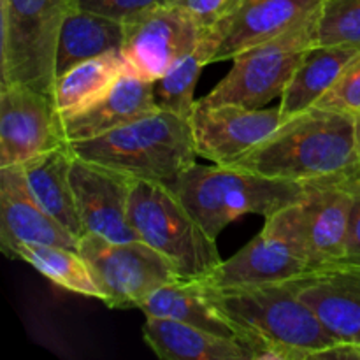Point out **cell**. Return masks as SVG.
Instances as JSON below:
<instances>
[{
	"mask_svg": "<svg viewBox=\"0 0 360 360\" xmlns=\"http://www.w3.org/2000/svg\"><path fill=\"white\" fill-rule=\"evenodd\" d=\"M195 18L172 4L153 7L123 23L122 56L127 70L157 81L206 35Z\"/></svg>",
	"mask_w": 360,
	"mask_h": 360,
	"instance_id": "30bf717a",
	"label": "cell"
},
{
	"mask_svg": "<svg viewBox=\"0 0 360 360\" xmlns=\"http://www.w3.org/2000/svg\"><path fill=\"white\" fill-rule=\"evenodd\" d=\"M81 253L104 294L108 308H141L157 288L181 280L171 264L144 241L115 243L84 234L77 243Z\"/></svg>",
	"mask_w": 360,
	"mask_h": 360,
	"instance_id": "ba28073f",
	"label": "cell"
},
{
	"mask_svg": "<svg viewBox=\"0 0 360 360\" xmlns=\"http://www.w3.org/2000/svg\"><path fill=\"white\" fill-rule=\"evenodd\" d=\"M146 316L179 320L218 336L238 340L227 320L213 308L200 280H174L162 285L141 304Z\"/></svg>",
	"mask_w": 360,
	"mask_h": 360,
	"instance_id": "cb8c5ba5",
	"label": "cell"
},
{
	"mask_svg": "<svg viewBox=\"0 0 360 360\" xmlns=\"http://www.w3.org/2000/svg\"><path fill=\"white\" fill-rule=\"evenodd\" d=\"M217 49L218 37L210 28L192 51L176 60L164 76L153 81L157 108L174 112L183 118H190L195 105L193 94H195L197 81L204 67L214 63Z\"/></svg>",
	"mask_w": 360,
	"mask_h": 360,
	"instance_id": "d4e9b609",
	"label": "cell"
},
{
	"mask_svg": "<svg viewBox=\"0 0 360 360\" xmlns=\"http://www.w3.org/2000/svg\"><path fill=\"white\" fill-rule=\"evenodd\" d=\"M323 0H241L211 30L218 37L214 62L278 37L322 7Z\"/></svg>",
	"mask_w": 360,
	"mask_h": 360,
	"instance_id": "e0dca14e",
	"label": "cell"
},
{
	"mask_svg": "<svg viewBox=\"0 0 360 360\" xmlns=\"http://www.w3.org/2000/svg\"><path fill=\"white\" fill-rule=\"evenodd\" d=\"M136 179L105 165L72 155L70 183L84 234L115 243L141 241L129 221V202Z\"/></svg>",
	"mask_w": 360,
	"mask_h": 360,
	"instance_id": "5bb4252c",
	"label": "cell"
},
{
	"mask_svg": "<svg viewBox=\"0 0 360 360\" xmlns=\"http://www.w3.org/2000/svg\"><path fill=\"white\" fill-rule=\"evenodd\" d=\"M63 146L51 95L27 84H0V167L21 165Z\"/></svg>",
	"mask_w": 360,
	"mask_h": 360,
	"instance_id": "4fadbf2b",
	"label": "cell"
},
{
	"mask_svg": "<svg viewBox=\"0 0 360 360\" xmlns=\"http://www.w3.org/2000/svg\"><path fill=\"white\" fill-rule=\"evenodd\" d=\"M199 157L217 165H234L283 123L280 108L206 104L199 98L188 118Z\"/></svg>",
	"mask_w": 360,
	"mask_h": 360,
	"instance_id": "7c38bea8",
	"label": "cell"
},
{
	"mask_svg": "<svg viewBox=\"0 0 360 360\" xmlns=\"http://www.w3.org/2000/svg\"><path fill=\"white\" fill-rule=\"evenodd\" d=\"M123 23L74 7L63 20L56 44V77L84 60L122 51Z\"/></svg>",
	"mask_w": 360,
	"mask_h": 360,
	"instance_id": "7402d4cb",
	"label": "cell"
},
{
	"mask_svg": "<svg viewBox=\"0 0 360 360\" xmlns=\"http://www.w3.org/2000/svg\"><path fill=\"white\" fill-rule=\"evenodd\" d=\"M316 108L336 109V111L352 112V115L360 112V53L348 63L336 84L327 91L326 97L320 98Z\"/></svg>",
	"mask_w": 360,
	"mask_h": 360,
	"instance_id": "83f0119b",
	"label": "cell"
},
{
	"mask_svg": "<svg viewBox=\"0 0 360 360\" xmlns=\"http://www.w3.org/2000/svg\"><path fill=\"white\" fill-rule=\"evenodd\" d=\"M129 221L137 238L160 253L181 280H206L221 264L217 239L207 236L167 185L136 179Z\"/></svg>",
	"mask_w": 360,
	"mask_h": 360,
	"instance_id": "5b68a950",
	"label": "cell"
},
{
	"mask_svg": "<svg viewBox=\"0 0 360 360\" xmlns=\"http://www.w3.org/2000/svg\"><path fill=\"white\" fill-rule=\"evenodd\" d=\"M169 188L213 239L245 214L267 218L304 195L301 183L273 179L229 165L207 167L197 162Z\"/></svg>",
	"mask_w": 360,
	"mask_h": 360,
	"instance_id": "277c9868",
	"label": "cell"
},
{
	"mask_svg": "<svg viewBox=\"0 0 360 360\" xmlns=\"http://www.w3.org/2000/svg\"><path fill=\"white\" fill-rule=\"evenodd\" d=\"M74 238L46 213L28 190L20 165L0 167V248L14 259L25 245H51L77 250Z\"/></svg>",
	"mask_w": 360,
	"mask_h": 360,
	"instance_id": "2e32d148",
	"label": "cell"
},
{
	"mask_svg": "<svg viewBox=\"0 0 360 360\" xmlns=\"http://www.w3.org/2000/svg\"><path fill=\"white\" fill-rule=\"evenodd\" d=\"M241 0H169V4L192 14L204 28H213L227 14H231Z\"/></svg>",
	"mask_w": 360,
	"mask_h": 360,
	"instance_id": "f546056e",
	"label": "cell"
},
{
	"mask_svg": "<svg viewBox=\"0 0 360 360\" xmlns=\"http://www.w3.org/2000/svg\"><path fill=\"white\" fill-rule=\"evenodd\" d=\"M76 0H0V84L51 95L58 34Z\"/></svg>",
	"mask_w": 360,
	"mask_h": 360,
	"instance_id": "8992f818",
	"label": "cell"
},
{
	"mask_svg": "<svg viewBox=\"0 0 360 360\" xmlns=\"http://www.w3.org/2000/svg\"><path fill=\"white\" fill-rule=\"evenodd\" d=\"M229 167L273 179L313 183H359L360 153L355 115L309 108L280 127L255 150Z\"/></svg>",
	"mask_w": 360,
	"mask_h": 360,
	"instance_id": "6da1fadb",
	"label": "cell"
},
{
	"mask_svg": "<svg viewBox=\"0 0 360 360\" xmlns=\"http://www.w3.org/2000/svg\"><path fill=\"white\" fill-rule=\"evenodd\" d=\"M341 264L360 267V193L355 197L354 210L350 218V231H348L347 253Z\"/></svg>",
	"mask_w": 360,
	"mask_h": 360,
	"instance_id": "4dcf8cb0",
	"label": "cell"
},
{
	"mask_svg": "<svg viewBox=\"0 0 360 360\" xmlns=\"http://www.w3.org/2000/svg\"><path fill=\"white\" fill-rule=\"evenodd\" d=\"M143 336L164 360H253L252 352L234 338L162 316H146Z\"/></svg>",
	"mask_w": 360,
	"mask_h": 360,
	"instance_id": "d6986e66",
	"label": "cell"
},
{
	"mask_svg": "<svg viewBox=\"0 0 360 360\" xmlns=\"http://www.w3.org/2000/svg\"><path fill=\"white\" fill-rule=\"evenodd\" d=\"M164 4H169V0H76L79 9L102 14L120 23H127L139 14Z\"/></svg>",
	"mask_w": 360,
	"mask_h": 360,
	"instance_id": "f1b7e54d",
	"label": "cell"
},
{
	"mask_svg": "<svg viewBox=\"0 0 360 360\" xmlns=\"http://www.w3.org/2000/svg\"><path fill=\"white\" fill-rule=\"evenodd\" d=\"M319 44L360 48V0H323Z\"/></svg>",
	"mask_w": 360,
	"mask_h": 360,
	"instance_id": "4316f807",
	"label": "cell"
},
{
	"mask_svg": "<svg viewBox=\"0 0 360 360\" xmlns=\"http://www.w3.org/2000/svg\"><path fill=\"white\" fill-rule=\"evenodd\" d=\"M319 14L320 9L278 37L236 55L227 76L200 101L264 108L281 97L306 53L319 44Z\"/></svg>",
	"mask_w": 360,
	"mask_h": 360,
	"instance_id": "52a82bcc",
	"label": "cell"
},
{
	"mask_svg": "<svg viewBox=\"0 0 360 360\" xmlns=\"http://www.w3.org/2000/svg\"><path fill=\"white\" fill-rule=\"evenodd\" d=\"M311 271L304 250L288 227L283 211L266 218L264 229L243 250L202 280L211 288H236L250 285L290 281Z\"/></svg>",
	"mask_w": 360,
	"mask_h": 360,
	"instance_id": "8fae6325",
	"label": "cell"
},
{
	"mask_svg": "<svg viewBox=\"0 0 360 360\" xmlns=\"http://www.w3.org/2000/svg\"><path fill=\"white\" fill-rule=\"evenodd\" d=\"M204 290L253 360L320 359L340 345L288 281Z\"/></svg>",
	"mask_w": 360,
	"mask_h": 360,
	"instance_id": "7a4b0ae2",
	"label": "cell"
},
{
	"mask_svg": "<svg viewBox=\"0 0 360 360\" xmlns=\"http://www.w3.org/2000/svg\"><path fill=\"white\" fill-rule=\"evenodd\" d=\"M359 193V183H313L304 185L297 202L281 210L311 269L343 262Z\"/></svg>",
	"mask_w": 360,
	"mask_h": 360,
	"instance_id": "9c48e42d",
	"label": "cell"
},
{
	"mask_svg": "<svg viewBox=\"0 0 360 360\" xmlns=\"http://www.w3.org/2000/svg\"><path fill=\"white\" fill-rule=\"evenodd\" d=\"M355 122H357V143H359V153H360V112L355 115Z\"/></svg>",
	"mask_w": 360,
	"mask_h": 360,
	"instance_id": "d6a6232c",
	"label": "cell"
},
{
	"mask_svg": "<svg viewBox=\"0 0 360 360\" xmlns=\"http://www.w3.org/2000/svg\"><path fill=\"white\" fill-rule=\"evenodd\" d=\"M14 259L27 262L63 290L104 301V294L98 288L90 266L77 250L51 245H25L18 248Z\"/></svg>",
	"mask_w": 360,
	"mask_h": 360,
	"instance_id": "484cf974",
	"label": "cell"
},
{
	"mask_svg": "<svg viewBox=\"0 0 360 360\" xmlns=\"http://www.w3.org/2000/svg\"><path fill=\"white\" fill-rule=\"evenodd\" d=\"M83 160L143 181L172 185L199 157L188 118L155 109L94 139L67 144Z\"/></svg>",
	"mask_w": 360,
	"mask_h": 360,
	"instance_id": "3957f363",
	"label": "cell"
},
{
	"mask_svg": "<svg viewBox=\"0 0 360 360\" xmlns=\"http://www.w3.org/2000/svg\"><path fill=\"white\" fill-rule=\"evenodd\" d=\"M288 283L338 343H360V267L334 264Z\"/></svg>",
	"mask_w": 360,
	"mask_h": 360,
	"instance_id": "9a60e30c",
	"label": "cell"
},
{
	"mask_svg": "<svg viewBox=\"0 0 360 360\" xmlns=\"http://www.w3.org/2000/svg\"><path fill=\"white\" fill-rule=\"evenodd\" d=\"M357 53H360V48L355 46H313L299 63L290 83L280 97L278 108L283 120L319 104Z\"/></svg>",
	"mask_w": 360,
	"mask_h": 360,
	"instance_id": "44dd1931",
	"label": "cell"
},
{
	"mask_svg": "<svg viewBox=\"0 0 360 360\" xmlns=\"http://www.w3.org/2000/svg\"><path fill=\"white\" fill-rule=\"evenodd\" d=\"M125 70L127 63L122 53L112 51L76 63L60 74L51 91L60 118L77 115L101 101Z\"/></svg>",
	"mask_w": 360,
	"mask_h": 360,
	"instance_id": "603a6c76",
	"label": "cell"
},
{
	"mask_svg": "<svg viewBox=\"0 0 360 360\" xmlns=\"http://www.w3.org/2000/svg\"><path fill=\"white\" fill-rule=\"evenodd\" d=\"M72 153L63 146L20 165L28 190L39 206L51 214L76 239L84 236L70 183Z\"/></svg>",
	"mask_w": 360,
	"mask_h": 360,
	"instance_id": "ffe728a7",
	"label": "cell"
},
{
	"mask_svg": "<svg viewBox=\"0 0 360 360\" xmlns=\"http://www.w3.org/2000/svg\"><path fill=\"white\" fill-rule=\"evenodd\" d=\"M155 109L158 108L153 81L125 70L111 90L94 105L77 115L58 116L60 132L67 144L79 143L111 132Z\"/></svg>",
	"mask_w": 360,
	"mask_h": 360,
	"instance_id": "ac0fdd59",
	"label": "cell"
},
{
	"mask_svg": "<svg viewBox=\"0 0 360 360\" xmlns=\"http://www.w3.org/2000/svg\"><path fill=\"white\" fill-rule=\"evenodd\" d=\"M320 359H338V360H360L359 345H336L334 348L320 355Z\"/></svg>",
	"mask_w": 360,
	"mask_h": 360,
	"instance_id": "1f68e13d",
	"label": "cell"
}]
</instances>
